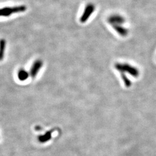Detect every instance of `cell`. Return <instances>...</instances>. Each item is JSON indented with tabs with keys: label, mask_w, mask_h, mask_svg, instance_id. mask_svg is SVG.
Here are the masks:
<instances>
[{
	"label": "cell",
	"mask_w": 156,
	"mask_h": 156,
	"mask_svg": "<svg viewBox=\"0 0 156 156\" xmlns=\"http://www.w3.org/2000/svg\"><path fill=\"white\" fill-rule=\"evenodd\" d=\"M25 5H19L13 7H5L0 9V16H9L13 13L23 12L26 10Z\"/></svg>",
	"instance_id": "obj_1"
},
{
	"label": "cell",
	"mask_w": 156,
	"mask_h": 156,
	"mask_svg": "<svg viewBox=\"0 0 156 156\" xmlns=\"http://www.w3.org/2000/svg\"><path fill=\"white\" fill-rule=\"evenodd\" d=\"M116 69L119 70V71L123 73V72H127L128 73L131 74L132 76L134 77H137L139 76V71L138 70L128 64H120L117 63L115 65Z\"/></svg>",
	"instance_id": "obj_2"
},
{
	"label": "cell",
	"mask_w": 156,
	"mask_h": 156,
	"mask_svg": "<svg viewBox=\"0 0 156 156\" xmlns=\"http://www.w3.org/2000/svg\"><path fill=\"white\" fill-rule=\"evenodd\" d=\"M95 6L90 3L89 4L87 5L86 6L84 10L83 13L82 14V16L80 17V22L82 23H85L89 18L90 16L92 15L93 12L94 11Z\"/></svg>",
	"instance_id": "obj_3"
},
{
	"label": "cell",
	"mask_w": 156,
	"mask_h": 156,
	"mask_svg": "<svg viewBox=\"0 0 156 156\" xmlns=\"http://www.w3.org/2000/svg\"><path fill=\"white\" fill-rule=\"evenodd\" d=\"M42 62L40 60L35 61L30 69V75L33 78H35L42 66Z\"/></svg>",
	"instance_id": "obj_4"
},
{
	"label": "cell",
	"mask_w": 156,
	"mask_h": 156,
	"mask_svg": "<svg viewBox=\"0 0 156 156\" xmlns=\"http://www.w3.org/2000/svg\"><path fill=\"white\" fill-rule=\"evenodd\" d=\"M108 21L112 24H121L124 23V19L123 17L120 16L119 15H113L109 17Z\"/></svg>",
	"instance_id": "obj_5"
},
{
	"label": "cell",
	"mask_w": 156,
	"mask_h": 156,
	"mask_svg": "<svg viewBox=\"0 0 156 156\" xmlns=\"http://www.w3.org/2000/svg\"><path fill=\"white\" fill-rule=\"evenodd\" d=\"M113 27L116 31L118 33L123 37H126L128 34V30L126 28H124L122 26H119L118 24H112Z\"/></svg>",
	"instance_id": "obj_6"
},
{
	"label": "cell",
	"mask_w": 156,
	"mask_h": 156,
	"mask_svg": "<svg viewBox=\"0 0 156 156\" xmlns=\"http://www.w3.org/2000/svg\"><path fill=\"white\" fill-rule=\"evenodd\" d=\"M29 76V73L24 69H20L17 73L18 79L21 81H24L27 79Z\"/></svg>",
	"instance_id": "obj_7"
},
{
	"label": "cell",
	"mask_w": 156,
	"mask_h": 156,
	"mask_svg": "<svg viewBox=\"0 0 156 156\" xmlns=\"http://www.w3.org/2000/svg\"><path fill=\"white\" fill-rule=\"evenodd\" d=\"M51 138V131H48L44 135H42L38 136V140L41 143H45L49 141Z\"/></svg>",
	"instance_id": "obj_8"
},
{
	"label": "cell",
	"mask_w": 156,
	"mask_h": 156,
	"mask_svg": "<svg viewBox=\"0 0 156 156\" xmlns=\"http://www.w3.org/2000/svg\"><path fill=\"white\" fill-rule=\"evenodd\" d=\"M5 47V40L4 39H0V61H2L4 58Z\"/></svg>",
	"instance_id": "obj_9"
}]
</instances>
